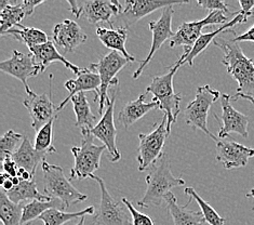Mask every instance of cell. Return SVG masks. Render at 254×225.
Segmentation results:
<instances>
[{"instance_id": "6da1fadb", "label": "cell", "mask_w": 254, "mask_h": 225, "mask_svg": "<svg viewBox=\"0 0 254 225\" xmlns=\"http://www.w3.org/2000/svg\"><path fill=\"white\" fill-rule=\"evenodd\" d=\"M213 45L219 47L224 52L222 63L236 81L238 89L236 95L232 96L233 101L239 99L248 100L254 104V63L253 60L244 53L239 42L234 39L217 37L213 40Z\"/></svg>"}, {"instance_id": "7a4b0ae2", "label": "cell", "mask_w": 254, "mask_h": 225, "mask_svg": "<svg viewBox=\"0 0 254 225\" xmlns=\"http://www.w3.org/2000/svg\"><path fill=\"white\" fill-rule=\"evenodd\" d=\"M147 188L143 197L138 200L137 205L141 208H148L150 206H161L165 197L172 188L185 185V181L175 178L171 172L170 165L166 155L159 160V163L150 170L145 178Z\"/></svg>"}, {"instance_id": "3957f363", "label": "cell", "mask_w": 254, "mask_h": 225, "mask_svg": "<svg viewBox=\"0 0 254 225\" xmlns=\"http://www.w3.org/2000/svg\"><path fill=\"white\" fill-rule=\"evenodd\" d=\"M42 179L45 183V195L52 199H58L62 203L64 210L70 206L82 203L88 199V196L80 193L66 179L63 169L51 163L44 161L41 163Z\"/></svg>"}, {"instance_id": "277c9868", "label": "cell", "mask_w": 254, "mask_h": 225, "mask_svg": "<svg viewBox=\"0 0 254 225\" xmlns=\"http://www.w3.org/2000/svg\"><path fill=\"white\" fill-rule=\"evenodd\" d=\"M177 66L161 76H156L153 81L146 88L147 93L154 95V100L159 103V109L165 112L167 116V129L170 135L172 126L177 123L178 116L181 112L180 103L182 101V96L180 93H175L173 87V77L178 72Z\"/></svg>"}, {"instance_id": "5b68a950", "label": "cell", "mask_w": 254, "mask_h": 225, "mask_svg": "<svg viewBox=\"0 0 254 225\" xmlns=\"http://www.w3.org/2000/svg\"><path fill=\"white\" fill-rule=\"evenodd\" d=\"M227 17L221 11L210 12L208 16H205L203 20L193 21L189 23H183L175 32L173 37L170 39V48L183 47L184 53L181 56L179 61L174 66L180 69L182 63L190 56V53L195 46L197 40L201 37V30L209 25H215V24H226Z\"/></svg>"}, {"instance_id": "8992f818", "label": "cell", "mask_w": 254, "mask_h": 225, "mask_svg": "<svg viewBox=\"0 0 254 225\" xmlns=\"http://www.w3.org/2000/svg\"><path fill=\"white\" fill-rule=\"evenodd\" d=\"M222 94L220 93V91L212 89L209 84L198 87L195 99L189 103V105L186 106L184 111L186 124L190 126L192 129L201 130L215 142L219 141V139L208 129V115L211 106L214 104V102Z\"/></svg>"}, {"instance_id": "52a82bcc", "label": "cell", "mask_w": 254, "mask_h": 225, "mask_svg": "<svg viewBox=\"0 0 254 225\" xmlns=\"http://www.w3.org/2000/svg\"><path fill=\"white\" fill-rule=\"evenodd\" d=\"M82 137L80 147L71 148L75 163L70 169V180L91 178L93 172L100 168L102 154L107 150L105 145L93 144V137L91 135H83Z\"/></svg>"}, {"instance_id": "ba28073f", "label": "cell", "mask_w": 254, "mask_h": 225, "mask_svg": "<svg viewBox=\"0 0 254 225\" xmlns=\"http://www.w3.org/2000/svg\"><path fill=\"white\" fill-rule=\"evenodd\" d=\"M167 123V116L163 115L161 121L155 127L152 132L147 133V135H145V133L138 135L140 144H138L137 149V162L140 172L147 170L165 156L163 147H165L166 139L169 136Z\"/></svg>"}, {"instance_id": "9c48e42d", "label": "cell", "mask_w": 254, "mask_h": 225, "mask_svg": "<svg viewBox=\"0 0 254 225\" xmlns=\"http://www.w3.org/2000/svg\"><path fill=\"white\" fill-rule=\"evenodd\" d=\"M128 63H130V61L126 59L123 54L117 51H112L107 53L106 56L102 57L98 63H93L89 66V69L98 73L101 78V92L99 96L100 115L104 114L103 113L104 106H106L107 101L111 98V95H108L110 87L118 86L119 80L116 76Z\"/></svg>"}, {"instance_id": "30bf717a", "label": "cell", "mask_w": 254, "mask_h": 225, "mask_svg": "<svg viewBox=\"0 0 254 225\" xmlns=\"http://www.w3.org/2000/svg\"><path fill=\"white\" fill-rule=\"evenodd\" d=\"M117 92L118 86L115 87V90L112 91V95L106 103V109L104 114L102 115L101 120L95 125L91 131L86 133V135H91L93 138L99 139L103 145H105V148L108 150V159L112 162H116L122 158V154H120L116 145L117 129L114 121L115 102H116Z\"/></svg>"}, {"instance_id": "8fae6325", "label": "cell", "mask_w": 254, "mask_h": 225, "mask_svg": "<svg viewBox=\"0 0 254 225\" xmlns=\"http://www.w3.org/2000/svg\"><path fill=\"white\" fill-rule=\"evenodd\" d=\"M91 179L99 183L101 190V203L99 211L93 216V222L98 225H131L128 209L122 203L116 202L108 193L106 184L103 179L91 175Z\"/></svg>"}, {"instance_id": "7c38bea8", "label": "cell", "mask_w": 254, "mask_h": 225, "mask_svg": "<svg viewBox=\"0 0 254 225\" xmlns=\"http://www.w3.org/2000/svg\"><path fill=\"white\" fill-rule=\"evenodd\" d=\"M173 14L174 9L173 5H171V7H168L162 10V13L158 21L149 22L148 27L153 35L152 47H150V50L147 54V57L142 61L140 66H138V69L134 72V74H133V79H137L142 75L145 68H146L150 61H152L154 54L160 49V47L165 44V41H167L168 39H171L174 36L175 33H173L171 29Z\"/></svg>"}, {"instance_id": "4fadbf2b", "label": "cell", "mask_w": 254, "mask_h": 225, "mask_svg": "<svg viewBox=\"0 0 254 225\" xmlns=\"http://www.w3.org/2000/svg\"><path fill=\"white\" fill-rule=\"evenodd\" d=\"M52 74L49 76V94H37L33 92L27 94L26 99L24 100L23 104L29 113L32 119V127L36 131H39L42 127L49 123L50 120L58 117L57 108H54L51 99L52 94Z\"/></svg>"}, {"instance_id": "5bb4252c", "label": "cell", "mask_w": 254, "mask_h": 225, "mask_svg": "<svg viewBox=\"0 0 254 225\" xmlns=\"http://www.w3.org/2000/svg\"><path fill=\"white\" fill-rule=\"evenodd\" d=\"M0 71L14 77L23 83L26 94H32L33 91L29 88L27 79L40 74V70L36 65L32 53H23L13 50L10 59L0 63Z\"/></svg>"}, {"instance_id": "9a60e30c", "label": "cell", "mask_w": 254, "mask_h": 225, "mask_svg": "<svg viewBox=\"0 0 254 225\" xmlns=\"http://www.w3.org/2000/svg\"><path fill=\"white\" fill-rule=\"evenodd\" d=\"M232 95L222 94L221 95V106H222V117L220 118L214 114V118L221 120L222 126L219 131V139H227L231 133H237L245 139L249 138L248 132V125L249 118L243 113H240L233 107L231 104Z\"/></svg>"}, {"instance_id": "2e32d148", "label": "cell", "mask_w": 254, "mask_h": 225, "mask_svg": "<svg viewBox=\"0 0 254 225\" xmlns=\"http://www.w3.org/2000/svg\"><path fill=\"white\" fill-rule=\"evenodd\" d=\"M190 1H165V0H127L124 4V10L118 15V20L123 23V27L128 28L143 17L153 13L158 9H165L171 5H181Z\"/></svg>"}, {"instance_id": "e0dca14e", "label": "cell", "mask_w": 254, "mask_h": 225, "mask_svg": "<svg viewBox=\"0 0 254 225\" xmlns=\"http://www.w3.org/2000/svg\"><path fill=\"white\" fill-rule=\"evenodd\" d=\"M228 139L231 138L219 139L216 142V160L222 162L225 169L246 167L250 158L254 156V149Z\"/></svg>"}, {"instance_id": "ac0fdd59", "label": "cell", "mask_w": 254, "mask_h": 225, "mask_svg": "<svg viewBox=\"0 0 254 225\" xmlns=\"http://www.w3.org/2000/svg\"><path fill=\"white\" fill-rule=\"evenodd\" d=\"M64 87L68 91V95L60 105L57 107V112L60 111L67 105V103L70 101L72 96L80 92H88L92 91L96 93L94 101H99V96L101 92V78L96 72L91 69H81L79 74L77 75V78L69 79L65 82Z\"/></svg>"}, {"instance_id": "d6986e66", "label": "cell", "mask_w": 254, "mask_h": 225, "mask_svg": "<svg viewBox=\"0 0 254 225\" xmlns=\"http://www.w3.org/2000/svg\"><path fill=\"white\" fill-rule=\"evenodd\" d=\"M124 10V4L117 0H88L83 1V15L86 20L99 25L101 23H108L113 28L111 19L118 16Z\"/></svg>"}, {"instance_id": "ffe728a7", "label": "cell", "mask_w": 254, "mask_h": 225, "mask_svg": "<svg viewBox=\"0 0 254 225\" xmlns=\"http://www.w3.org/2000/svg\"><path fill=\"white\" fill-rule=\"evenodd\" d=\"M88 37L81 27L71 20H64L53 28V41L63 48L65 52H74L83 45Z\"/></svg>"}, {"instance_id": "44dd1931", "label": "cell", "mask_w": 254, "mask_h": 225, "mask_svg": "<svg viewBox=\"0 0 254 225\" xmlns=\"http://www.w3.org/2000/svg\"><path fill=\"white\" fill-rule=\"evenodd\" d=\"M29 52L32 53L35 63L38 66L41 73L45 72L50 64L56 63V62L64 64L66 69L70 70L76 75L79 74L81 71V69L70 63L67 59H65L62 54L58 51V49L52 41H48L44 45L31 48V49H29Z\"/></svg>"}, {"instance_id": "7402d4cb", "label": "cell", "mask_w": 254, "mask_h": 225, "mask_svg": "<svg viewBox=\"0 0 254 225\" xmlns=\"http://www.w3.org/2000/svg\"><path fill=\"white\" fill-rule=\"evenodd\" d=\"M191 200L192 198L190 197L189 203L185 206H181L172 192L167 194L165 202L167 204V210L171 215L173 225H203L205 223L201 212L189 209Z\"/></svg>"}, {"instance_id": "603a6c76", "label": "cell", "mask_w": 254, "mask_h": 225, "mask_svg": "<svg viewBox=\"0 0 254 225\" xmlns=\"http://www.w3.org/2000/svg\"><path fill=\"white\" fill-rule=\"evenodd\" d=\"M145 99H146V95L141 94L135 101L128 102L122 108L118 115V121L126 129L135 124L152 109L159 108V103L156 100L153 99L152 102H146Z\"/></svg>"}, {"instance_id": "cb8c5ba5", "label": "cell", "mask_w": 254, "mask_h": 225, "mask_svg": "<svg viewBox=\"0 0 254 225\" xmlns=\"http://www.w3.org/2000/svg\"><path fill=\"white\" fill-rule=\"evenodd\" d=\"M247 21H248L247 17L244 14H241L240 12H238V14L236 15L233 20L229 21L228 23L224 24V25H222L221 27L213 30V32L207 33V34H202L201 37L197 40L195 46L192 47V49H191V51L190 53V56L186 58V60L182 63V65L189 64L190 66H192L193 65V60H195L199 56V54H201L205 49H207V48L211 44H213V40L215 38H217V35L221 34L222 32L235 34L234 30L233 29H229V28L236 26V25H237V24L246 23Z\"/></svg>"}, {"instance_id": "d4e9b609", "label": "cell", "mask_w": 254, "mask_h": 225, "mask_svg": "<svg viewBox=\"0 0 254 225\" xmlns=\"http://www.w3.org/2000/svg\"><path fill=\"white\" fill-rule=\"evenodd\" d=\"M96 35H98L99 39L108 49L112 51H117L120 54L128 59L130 62H135L136 59L132 57L131 54L126 49V42L128 39V28L119 26L118 28H103L98 27L96 29Z\"/></svg>"}, {"instance_id": "484cf974", "label": "cell", "mask_w": 254, "mask_h": 225, "mask_svg": "<svg viewBox=\"0 0 254 225\" xmlns=\"http://www.w3.org/2000/svg\"><path fill=\"white\" fill-rule=\"evenodd\" d=\"M47 155L48 154L46 153L36 150L31 141H29V139L26 136H24L21 147L12 155V159L16 163L17 168L25 169L35 175L39 163L46 161Z\"/></svg>"}, {"instance_id": "4316f807", "label": "cell", "mask_w": 254, "mask_h": 225, "mask_svg": "<svg viewBox=\"0 0 254 225\" xmlns=\"http://www.w3.org/2000/svg\"><path fill=\"white\" fill-rule=\"evenodd\" d=\"M27 17L21 1L16 0H0V34L3 36L13 26H19L21 22Z\"/></svg>"}, {"instance_id": "83f0119b", "label": "cell", "mask_w": 254, "mask_h": 225, "mask_svg": "<svg viewBox=\"0 0 254 225\" xmlns=\"http://www.w3.org/2000/svg\"><path fill=\"white\" fill-rule=\"evenodd\" d=\"M74 105V112L76 115V127L79 128L82 135H86L95 127L96 116L92 113L91 107L84 92L77 93L70 99Z\"/></svg>"}, {"instance_id": "f1b7e54d", "label": "cell", "mask_w": 254, "mask_h": 225, "mask_svg": "<svg viewBox=\"0 0 254 225\" xmlns=\"http://www.w3.org/2000/svg\"><path fill=\"white\" fill-rule=\"evenodd\" d=\"M9 199L14 204H22L25 200H40V202H51L52 198L44 194H40L37 190V184L35 180L22 181L17 186H14L11 191L5 192Z\"/></svg>"}, {"instance_id": "f546056e", "label": "cell", "mask_w": 254, "mask_h": 225, "mask_svg": "<svg viewBox=\"0 0 254 225\" xmlns=\"http://www.w3.org/2000/svg\"><path fill=\"white\" fill-rule=\"evenodd\" d=\"M19 27L20 28L9 29L7 33L3 34V36H12V37L15 38L17 41L21 42V44L27 46L28 49L44 45L46 42L49 41L48 40V36L44 30L34 27H27L25 25H23V24H20Z\"/></svg>"}, {"instance_id": "4dcf8cb0", "label": "cell", "mask_w": 254, "mask_h": 225, "mask_svg": "<svg viewBox=\"0 0 254 225\" xmlns=\"http://www.w3.org/2000/svg\"><path fill=\"white\" fill-rule=\"evenodd\" d=\"M95 208L90 206L88 208L78 212H65L64 210H59L58 208H52L42 214L38 220L44 222L45 225H64L66 222L75 220L78 218L94 216Z\"/></svg>"}, {"instance_id": "1f68e13d", "label": "cell", "mask_w": 254, "mask_h": 225, "mask_svg": "<svg viewBox=\"0 0 254 225\" xmlns=\"http://www.w3.org/2000/svg\"><path fill=\"white\" fill-rule=\"evenodd\" d=\"M64 210L62 203L58 199H52L51 202H40V200H33V202L24 205L21 225H31L35 220H38L42 214L52 208H60Z\"/></svg>"}, {"instance_id": "d6a6232c", "label": "cell", "mask_w": 254, "mask_h": 225, "mask_svg": "<svg viewBox=\"0 0 254 225\" xmlns=\"http://www.w3.org/2000/svg\"><path fill=\"white\" fill-rule=\"evenodd\" d=\"M23 207L11 202L3 190L0 192V219L3 225H21Z\"/></svg>"}, {"instance_id": "836d02e7", "label": "cell", "mask_w": 254, "mask_h": 225, "mask_svg": "<svg viewBox=\"0 0 254 225\" xmlns=\"http://www.w3.org/2000/svg\"><path fill=\"white\" fill-rule=\"evenodd\" d=\"M57 118L50 120L49 123L45 125L37 132L35 138L34 148L36 150L41 151V153L52 154L57 153V150L53 145L54 140V121Z\"/></svg>"}, {"instance_id": "e575fe53", "label": "cell", "mask_w": 254, "mask_h": 225, "mask_svg": "<svg viewBox=\"0 0 254 225\" xmlns=\"http://www.w3.org/2000/svg\"><path fill=\"white\" fill-rule=\"evenodd\" d=\"M184 193L186 195H189L190 197H191L192 199H195L197 204L199 205V208L201 210V214L204 218L205 222H207L209 225H224L226 222V219L222 218L217 212L214 210V208H212L207 202L198 195L196 193V191L193 190L192 187H186L184 190Z\"/></svg>"}, {"instance_id": "d590c367", "label": "cell", "mask_w": 254, "mask_h": 225, "mask_svg": "<svg viewBox=\"0 0 254 225\" xmlns=\"http://www.w3.org/2000/svg\"><path fill=\"white\" fill-rule=\"evenodd\" d=\"M24 140V136L15 132L14 130H9L0 139V158L1 160L4 157L12 156L21 147Z\"/></svg>"}, {"instance_id": "8d00e7d4", "label": "cell", "mask_w": 254, "mask_h": 225, "mask_svg": "<svg viewBox=\"0 0 254 225\" xmlns=\"http://www.w3.org/2000/svg\"><path fill=\"white\" fill-rule=\"evenodd\" d=\"M122 202L130 212L131 218H132V225H154L152 219H150L147 215H144L142 212L136 210L129 199L123 198Z\"/></svg>"}, {"instance_id": "74e56055", "label": "cell", "mask_w": 254, "mask_h": 225, "mask_svg": "<svg viewBox=\"0 0 254 225\" xmlns=\"http://www.w3.org/2000/svg\"><path fill=\"white\" fill-rule=\"evenodd\" d=\"M198 5L203 9L210 10L211 12L213 11H221L224 14H232L233 16L237 15L238 12H235V13H231V11L228 9V5L222 1V0H199Z\"/></svg>"}, {"instance_id": "f35d334b", "label": "cell", "mask_w": 254, "mask_h": 225, "mask_svg": "<svg viewBox=\"0 0 254 225\" xmlns=\"http://www.w3.org/2000/svg\"><path fill=\"white\" fill-rule=\"evenodd\" d=\"M1 162L4 173L9 174L11 178H15V176H17V170H19V168H17L14 160L12 159V156L4 157Z\"/></svg>"}, {"instance_id": "ab89813d", "label": "cell", "mask_w": 254, "mask_h": 225, "mask_svg": "<svg viewBox=\"0 0 254 225\" xmlns=\"http://www.w3.org/2000/svg\"><path fill=\"white\" fill-rule=\"evenodd\" d=\"M240 13L244 14L247 19L254 14V0H239Z\"/></svg>"}, {"instance_id": "60d3db41", "label": "cell", "mask_w": 254, "mask_h": 225, "mask_svg": "<svg viewBox=\"0 0 254 225\" xmlns=\"http://www.w3.org/2000/svg\"><path fill=\"white\" fill-rule=\"evenodd\" d=\"M21 3H22L23 9L25 10L26 15L29 16L33 14L35 8L44 3V1H31V0H23V1H21Z\"/></svg>"}, {"instance_id": "b9f144b4", "label": "cell", "mask_w": 254, "mask_h": 225, "mask_svg": "<svg viewBox=\"0 0 254 225\" xmlns=\"http://www.w3.org/2000/svg\"><path fill=\"white\" fill-rule=\"evenodd\" d=\"M236 42H241V41H251L254 42V25L247 30L246 33L241 35H236L233 38Z\"/></svg>"}, {"instance_id": "7bdbcfd3", "label": "cell", "mask_w": 254, "mask_h": 225, "mask_svg": "<svg viewBox=\"0 0 254 225\" xmlns=\"http://www.w3.org/2000/svg\"><path fill=\"white\" fill-rule=\"evenodd\" d=\"M69 10L76 17H80L83 14V1H69Z\"/></svg>"}, {"instance_id": "ee69618b", "label": "cell", "mask_w": 254, "mask_h": 225, "mask_svg": "<svg viewBox=\"0 0 254 225\" xmlns=\"http://www.w3.org/2000/svg\"><path fill=\"white\" fill-rule=\"evenodd\" d=\"M1 186H2V190L4 192H9L14 187L13 181H12V178L9 174H7V173L1 174Z\"/></svg>"}, {"instance_id": "f6af8a7d", "label": "cell", "mask_w": 254, "mask_h": 225, "mask_svg": "<svg viewBox=\"0 0 254 225\" xmlns=\"http://www.w3.org/2000/svg\"><path fill=\"white\" fill-rule=\"evenodd\" d=\"M34 176H35L34 174H32L31 172L27 171V170H25V169L19 168V170H17V178L22 181H33Z\"/></svg>"}, {"instance_id": "bcb514c9", "label": "cell", "mask_w": 254, "mask_h": 225, "mask_svg": "<svg viewBox=\"0 0 254 225\" xmlns=\"http://www.w3.org/2000/svg\"><path fill=\"white\" fill-rule=\"evenodd\" d=\"M84 222H86V217H82V218H80L79 222H78L76 225H84Z\"/></svg>"}]
</instances>
